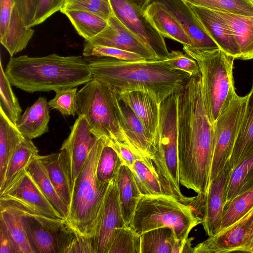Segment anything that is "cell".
I'll use <instances>...</instances> for the list:
<instances>
[{"instance_id": "17", "label": "cell", "mask_w": 253, "mask_h": 253, "mask_svg": "<svg viewBox=\"0 0 253 253\" xmlns=\"http://www.w3.org/2000/svg\"><path fill=\"white\" fill-rule=\"evenodd\" d=\"M87 42L92 44L133 52L148 60H159L155 54L113 13L108 18L105 28L93 39Z\"/></svg>"}, {"instance_id": "38", "label": "cell", "mask_w": 253, "mask_h": 253, "mask_svg": "<svg viewBox=\"0 0 253 253\" xmlns=\"http://www.w3.org/2000/svg\"><path fill=\"white\" fill-rule=\"evenodd\" d=\"M123 164L118 154L109 144V140L100 154L96 170L98 180L103 183H109L115 178Z\"/></svg>"}, {"instance_id": "29", "label": "cell", "mask_w": 253, "mask_h": 253, "mask_svg": "<svg viewBox=\"0 0 253 253\" xmlns=\"http://www.w3.org/2000/svg\"><path fill=\"white\" fill-rule=\"evenodd\" d=\"M25 138L0 107V184L3 181L9 159Z\"/></svg>"}, {"instance_id": "18", "label": "cell", "mask_w": 253, "mask_h": 253, "mask_svg": "<svg viewBox=\"0 0 253 253\" xmlns=\"http://www.w3.org/2000/svg\"><path fill=\"white\" fill-rule=\"evenodd\" d=\"M118 108L121 127L131 150L140 157L153 160L154 142L142 123L131 109L119 100Z\"/></svg>"}, {"instance_id": "12", "label": "cell", "mask_w": 253, "mask_h": 253, "mask_svg": "<svg viewBox=\"0 0 253 253\" xmlns=\"http://www.w3.org/2000/svg\"><path fill=\"white\" fill-rule=\"evenodd\" d=\"M113 13L156 55L165 60L169 54L165 38L157 29L145 11L126 0H110Z\"/></svg>"}, {"instance_id": "44", "label": "cell", "mask_w": 253, "mask_h": 253, "mask_svg": "<svg viewBox=\"0 0 253 253\" xmlns=\"http://www.w3.org/2000/svg\"><path fill=\"white\" fill-rule=\"evenodd\" d=\"M164 61L171 68L186 72L191 76H196L201 73L197 62L181 51H171L167 59Z\"/></svg>"}, {"instance_id": "49", "label": "cell", "mask_w": 253, "mask_h": 253, "mask_svg": "<svg viewBox=\"0 0 253 253\" xmlns=\"http://www.w3.org/2000/svg\"><path fill=\"white\" fill-rule=\"evenodd\" d=\"M95 253L93 239L77 236L66 253Z\"/></svg>"}, {"instance_id": "24", "label": "cell", "mask_w": 253, "mask_h": 253, "mask_svg": "<svg viewBox=\"0 0 253 253\" xmlns=\"http://www.w3.org/2000/svg\"><path fill=\"white\" fill-rule=\"evenodd\" d=\"M145 12L164 38L176 41L184 47L192 46V42L182 27L162 2L155 0Z\"/></svg>"}, {"instance_id": "45", "label": "cell", "mask_w": 253, "mask_h": 253, "mask_svg": "<svg viewBox=\"0 0 253 253\" xmlns=\"http://www.w3.org/2000/svg\"><path fill=\"white\" fill-rule=\"evenodd\" d=\"M65 0H40L33 27L45 21L54 13L60 11Z\"/></svg>"}, {"instance_id": "20", "label": "cell", "mask_w": 253, "mask_h": 253, "mask_svg": "<svg viewBox=\"0 0 253 253\" xmlns=\"http://www.w3.org/2000/svg\"><path fill=\"white\" fill-rule=\"evenodd\" d=\"M39 157L44 166L56 191L64 202L70 207L74 191L70 160L64 150Z\"/></svg>"}, {"instance_id": "34", "label": "cell", "mask_w": 253, "mask_h": 253, "mask_svg": "<svg viewBox=\"0 0 253 253\" xmlns=\"http://www.w3.org/2000/svg\"><path fill=\"white\" fill-rule=\"evenodd\" d=\"M78 33L85 41L93 39L107 26L108 20L94 13L79 9H62Z\"/></svg>"}, {"instance_id": "19", "label": "cell", "mask_w": 253, "mask_h": 253, "mask_svg": "<svg viewBox=\"0 0 253 253\" xmlns=\"http://www.w3.org/2000/svg\"><path fill=\"white\" fill-rule=\"evenodd\" d=\"M162 2L179 22L192 42V49L219 48L206 32L193 10L183 0H156Z\"/></svg>"}, {"instance_id": "16", "label": "cell", "mask_w": 253, "mask_h": 253, "mask_svg": "<svg viewBox=\"0 0 253 253\" xmlns=\"http://www.w3.org/2000/svg\"><path fill=\"white\" fill-rule=\"evenodd\" d=\"M98 138L91 132L85 116H78L60 149L65 151L69 157L74 187L90 152Z\"/></svg>"}, {"instance_id": "3", "label": "cell", "mask_w": 253, "mask_h": 253, "mask_svg": "<svg viewBox=\"0 0 253 253\" xmlns=\"http://www.w3.org/2000/svg\"><path fill=\"white\" fill-rule=\"evenodd\" d=\"M4 72L12 85L29 93L75 87L93 78L83 56L55 53L43 57H11Z\"/></svg>"}, {"instance_id": "4", "label": "cell", "mask_w": 253, "mask_h": 253, "mask_svg": "<svg viewBox=\"0 0 253 253\" xmlns=\"http://www.w3.org/2000/svg\"><path fill=\"white\" fill-rule=\"evenodd\" d=\"M107 141L102 137L98 139L75 185L66 220L77 236L94 239L97 230L109 183L99 181L96 170L102 150Z\"/></svg>"}, {"instance_id": "10", "label": "cell", "mask_w": 253, "mask_h": 253, "mask_svg": "<svg viewBox=\"0 0 253 253\" xmlns=\"http://www.w3.org/2000/svg\"><path fill=\"white\" fill-rule=\"evenodd\" d=\"M247 95L236 94L229 106L213 122V148L210 183L230 160L245 109Z\"/></svg>"}, {"instance_id": "25", "label": "cell", "mask_w": 253, "mask_h": 253, "mask_svg": "<svg viewBox=\"0 0 253 253\" xmlns=\"http://www.w3.org/2000/svg\"><path fill=\"white\" fill-rule=\"evenodd\" d=\"M49 108L46 98L40 97L26 109L16 124L17 127L25 138L32 140L48 131Z\"/></svg>"}, {"instance_id": "27", "label": "cell", "mask_w": 253, "mask_h": 253, "mask_svg": "<svg viewBox=\"0 0 253 253\" xmlns=\"http://www.w3.org/2000/svg\"><path fill=\"white\" fill-rule=\"evenodd\" d=\"M253 152V80L247 95L244 113L230 158L232 169Z\"/></svg>"}, {"instance_id": "50", "label": "cell", "mask_w": 253, "mask_h": 253, "mask_svg": "<svg viewBox=\"0 0 253 253\" xmlns=\"http://www.w3.org/2000/svg\"><path fill=\"white\" fill-rule=\"evenodd\" d=\"M0 253H20L14 241L0 221Z\"/></svg>"}, {"instance_id": "9", "label": "cell", "mask_w": 253, "mask_h": 253, "mask_svg": "<svg viewBox=\"0 0 253 253\" xmlns=\"http://www.w3.org/2000/svg\"><path fill=\"white\" fill-rule=\"evenodd\" d=\"M24 211L23 224L34 253H66L77 236L65 219Z\"/></svg>"}, {"instance_id": "46", "label": "cell", "mask_w": 253, "mask_h": 253, "mask_svg": "<svg viewBox=\"0 0 253 253\" xmlns=\"http://www.w3.org/2000/svg\"><path fill=\"white\" fill-rule=\"evenodd\" d=\"M40 0H14L15 4L28 28L33 27V22Z\"/></svg>"}, {"instance_id": "39", "label": "cell", "mask_w": 253, "mask_h": 253, "mask_svg": "<svg viewBox=\"0 0 253 253\" xmlns=\"http://www.w3.org/2000/svg\"><path fill=\"white\" fill-rule=\"evenodd\" d=\"M11 84L8 80L0 62V107L9 119L16 126L22 110L15 95Z\"/></svg>"}, {"instance_id": "37", "label": "cell", "mask_w": 253, "mask_h": 253, "mask_svg": "<svg viewBox=\"0 0 253 253\" xmlns=\"http://www.w3.org/2000/svg\"><path fill=\"white\" fill-rule=\"evenodd\" d=\"M253 208V186L236 196L225 207L219 232L232 225Z\"/></svg>"}, {"instance_id": "43", "label": "cell", "mask_w": 253, "mask_h": 253, "mask_svg": "<svg viewBox=\"0 0 253 253\" xmlns=\"http://www.w3.org/2000/svg\"><path fill=\"white\" fill-rule=\"evenodd\" d=\"M62 9L88 11L107 20L113 13L110 0H65Z\"/></svg>"}, {"instance_id": "11", "label": "cell", "mask_w": 253, "mask_h": 253, "mask_svg": "<svg viewBox=\"0 0 253 253\" xmlns=\"http://www.w3.org/2000/svg\"><path fill=\"white\" fill-rule=\"evenodd\" d=\"M0 204L12 205L33 214L64 218L26 169L0 193Z\"/></svg>"}, {"instance_id": "31", "label": "cell", "mask_w": 253, "mask_h": 253, "mask_svg": "<svg viewBox=\"0 0 253 253\" xmlns=\"http://www.w3.org/2000/svg\"><path fill=\"white\" fill-rule=\"evenodd\" d=\"M34 33L33 29L25 26L15 5L6 33L0 39V43L12 57L25 48Z\"/></svg>"}, {"instance_id": "22", "label": "cell", "mask_w": 253, "mask_h": 253, "mask_svg": "<svg viewBox=\"0 0 253 253\" xmlns=\"http://www.w3.org/2000/svg\"><path fill=\"white\" fill-rule=\"evenodd\" d=\"M118 99L133 111L153 139L157 134L160 120V105L149 94L141 91L117 93Z\"/></svg>"}, {"instance_id": "15", "label": "cell", "mask_w": 253, "mask_h": 253, "mask_svg": "<svg viewBox=\"0 0 253 253\" xmlns=\"http://www.w3.org/2000/svg\"><path fill=\"white\" fill-rule=\"evenodd\" d=\"M125 225L114 178L109 184L94 238L95 253H109L118 231Z\"/></svg>"}, {"instance_id": "8", "label": "cell", "mask_w": 253, "mask_h": 253, "mask_svg": "<svg viewBox=\"0 0 253 253\" xmlns=\"http://www.w3.org/2000/svg\"><path fill=\"white\" fill-rule=\"evenodd\" d=\"M118 101V94L112 87L93 78L78 92L76 114L85 116L97 138L128 146L119 121Z\"/></svg>"}, {"instance_id": "51", "label": "cell", "mask_w": 253, "mask_h": 253, "mask_svg": "<svg viewBox=\"0 0 253 253\" xmlns=\"http://www.w3.org/2000/svg\"><path fill=\"white\" fill-rule=\"evenodd\" d=\"M140 9L146 11L149 5L155 0H126Z\"/></svg>"}, {"instance_id": "23", "label": "cell", "mask_w": 253, "mask_h": 253, "mask_svg": "<svg viewBox=\"0 0 253 253\" xmlns=\"http://www.w3.org/2000/svg\"><path fill=\"white\" fill-rule=\"evenodd\" d=\"M212 10L234 36L240 51L239 59H253V15H244Z\"/></svg>"}, {"instance_id": "2", "label": "cell", "mask_w": 253, "mask_h": 253, "mask_svg": "<svg viewBox=\"0 0 253 253\" xmlns=\"http://www.w3.org/2000/svg\"><path fill=\"white\" fill-rule=\"evenodd\" d=\"M86 61L93 78L106 83L117 93L143 91L159 104L178 91L191 77L171 68L164 60L130 62L97 57Z\"/></svg>"}, {"instance_id": "7", "label": "cell", "mask_w": 253, "mask_h": 253, "mask_svg": "<svg viewBox=\"0 0 253 253\" xmlns=\"http://www.w3.org/2000/svg\"><path fill=\"white\" fill-rule=\"evenodd\" d=\"M183 49L199 65L206 102L214 122L237 94L233 74L235 58L219 48L200 50L183 47Z\"/></svg>"}, {"instance_id": "42", "label": "cell", "mask_w": 253, "mask_h": 253, "mask_svg": "<svg viewBox=\"0 0 253 253\" xmlns=\"http://www.w3.org/2000/svg\"><path fill=\"white\" fill-rule=\"evenodd\" d=\"M77 90L75 87L55 91L54 97L48 102L49 107L63 115L75 116L77 110Z\"/></svg>"}, {"instance_id": "6", "label": "cell", "mask_w": 253, "mask_h": 253, "mask_svg": "<svg viewBox=\"0 0 253 253\" xmlns=\"http://www.w3.org/2000/svg\"><path fill=\"white\" fill-rule=\"evenodd\" d=\"M203 220L190 206L166 195H142L128 225L138 235L162 227H168L181 241L188 238L192 229Z\"/></svg>"}, {"instance_id": "41", "label": "cell", "mask_w": 253, "mask_h": 253, "mask_svg": "<svg viewBox=\"0 0 253 253\" xmlns=\"http://www.w3.org/2000/svg\"><path fill=\"white\" fill-rule=\"evenodd\" d=\"M140 235L125 225L118 231L109 253H140Z\"/></svg>"}, {"instance_id": "47", "label": "cell", "mask_w": 253, "mask_h": 253, "mask_svg": "<svg viewBox=\"0 0 253 253\" xmlns=\"http://www.w3.org/2000/svg\"><path fill=\"white\" fill-rule=\"evenodd\" d=\"M109 144L118 154L124 165L131 169L135 161L141 158L135 154L130 147L123 143L109 140Z\"/></svg>"}, {"instance_id": "35", "label": "cell", "mask_w": 253, "mask_h": 253, "mask_svg": "<svg viewBox=\"0 0 253 253\" xmlns=\"http://www.w3.org/2000/svg\"><path fill=\"white\" fill-rule=\"evenodd\" d=\"M38 152L37 147L32 140L25 138L17 147L9 160L3 181L0 184V193L28 166Z\"/></svg>"}, {"instance_id": "30", "label": "cell", "mask_w": 253, "mask_h": 253, "mask_svg": "<svg viewBox=\"0 0 253 253\" xmlns=\"http://www.w3.org/2000/svg\"><path fill=\"white\" fill-rule=\"evenodd\" d=\"M0 221L6 228L20 253H34L24 227L23 210L16 207L0 204Z\"/></svg>"}, {"instance_id": "52", "label": "cell", "mask_w": 253, "mask_h": 253, "mask_svg": "<svg viewBox=\"0 0 253 253\" xmlns=\"http://www.w3.org/2000/svg\"><path fill=\"white\" fill-rule=\"evenodd\" d=\"M250 0V1H251L252 2H253V0Z\"/></svg>"}, {"instance_id": "36", "label": "cell", "mask_w": 253, "mask_h": 253, "mask_svg": "<svg viewBox=\"0 0 253 253\" xmlns=\"http://www.w3.org/2000/svg\"><path fill=\"white\" fill-rule=\"evenodd\" d=\"M253 186V152L241 161L231 171L225 206L236 196Z\"/></svg>"}, {"instance_id": "32", "label": "cell", "mask_w": 253, "mask_h": 253, "mask_svg": "<svg viewBox=\"0 0 253 253\" xmlns=\"http://www.w3.org/2000/svg\"><path fill=\"white\" fill-rule=\"evenodd\" d=\"M26 169L50 202L66 219L69 212V208L56 191L39 154L34 157Z\"/></svg>"}, {"instance_id": "48", "label": "cell", "mask_w": 253, "mask_h": 253, "mask_svg": "<svg viewBox=\"0 0 253 253\" xmlns=\"http://www.w3.org/2000/svg\"><path fill=\"white\" fill-rule=\"evenodd\" d=\"M15 5L14 0H0V39L6 33Z\"/></svg>"}, {"instance_id": "26", "label": "cell", "mask_w": 253, "mask_h": 253, "mask_svg": "<svg viewBox=\"0 0 253 253\" xmlns=\"http://www.w3.org/2000/svg\"><path fill=\"white\" fill-rule=\"evenodd\" d=\"M120 205L126 225L131 222L142 194L131 169L123 164L115 178Z\"/></svg>"}, {"instance_id": "21", "label": "cell", "mask_w": 253, "mask_h": 253, "mask_svg": "<svg viewBox=\"0 0 253 253\" xmlns=\"http://www.w3.org/2000/svg\"><path fill=\"white\" fill-rule=\"evenodd\" d=\"M202 27L218 47L228 55L238 59L240 51L234 36L212 9L187 3Z\"/></svg>"}, {"instance_id": "1", "label": "cell", "mask_w": 253, "mask_h": 253, "mask_svg": "<svg viewBox=\"0 0 253 253\" xmlns=\"http://www.w3.org/2000/svg\"><path fill=\"white\" fill-rule=\"evenodd\" d=\"M178 157L180 183L205 196L210 185L213 121L206 102L201 74L177 92Z\"/></svg>"}, {"instance_id": "40", "label": "cell", "mask_w": 253, "mask_h": 253, "mask_svg": "<svg viewBox=\"0 0 253 253\" xmlns=\"http://www.w3.org/2000/svg\"><path fill=\"white\" fill-rule=\"evenodd\" d=\"M83 55L87 57H110L130 62L146 60L141 55L133 52L115 47L92 44L85 41Z\"/></svg>"}, {"instance_id": "13", "label": "cell", "mask_w": 253, "mask_h": 253, "mask_svg": "<svg viewBox=\"0 0 253 253\" xmlns=\"http://www.w3.org/2000/svg\"><path fill=\"white\" fill-rule=\"evenodd\" d=\"M232 169L229 160L218 176L211 182L207 194L195 196V210L203 220V226L208 236L214 235L220 230Z\"/></svg>"}, {"instance_id": "14", "label": "cell", "mask_w": 253, "mask_h": 253, "mask_svg": "<svg viewBox=\"0 0 253 253\" xmlns=\"http://www.w3.org/2000/svg\"><path fill=\"white\" fill-rule=\"evenodd\" d=\"M253 229V208L230 226L193 247V253L246 252Z\"/></svg>"}, {"instance_id": "33", "label": "cell", "mask_w": 253, "mask_h": 253, "mask_svg": "<svg viewBox=\"0 0 253 253\" xmlns=\"http://www.w3.org/2000/svg\"><path fill=\"white\" fill-rule=\"evenodd\" d=\"M152 159H137L130 169L142 195L165 194Z\"/></svg>"}, {"instance_id": "28", "label": "cell", "mask_w": 253, "mask_h": 253, "mask_svg": "<svg viewBox=\"0 0 253 253\" xmlns=\"http://www.w3.org/2000/svg\"><path fill=\"white\" fill-rule=\"evenodd\" d=\"M186 239L179 240L168 227L151 230L140 235V253H182Z\"/></svg>"}, {"instance_id": "5", "label": "cell", "mask_w": 253, "mask_h": 253, "mask_svg": "<svg viewBox=\"0 0 253 253\" xmlns=\"http://www.w3.org/2000/svg\"><path fill=\"white\" fill-rule=\"evenodd\" d=\"M155 151L152 160L166 195L191 206L194 197L181 193L178 157L177 92L160 105L159 125L155 138Z\"/></svg>"}]
</instances>
